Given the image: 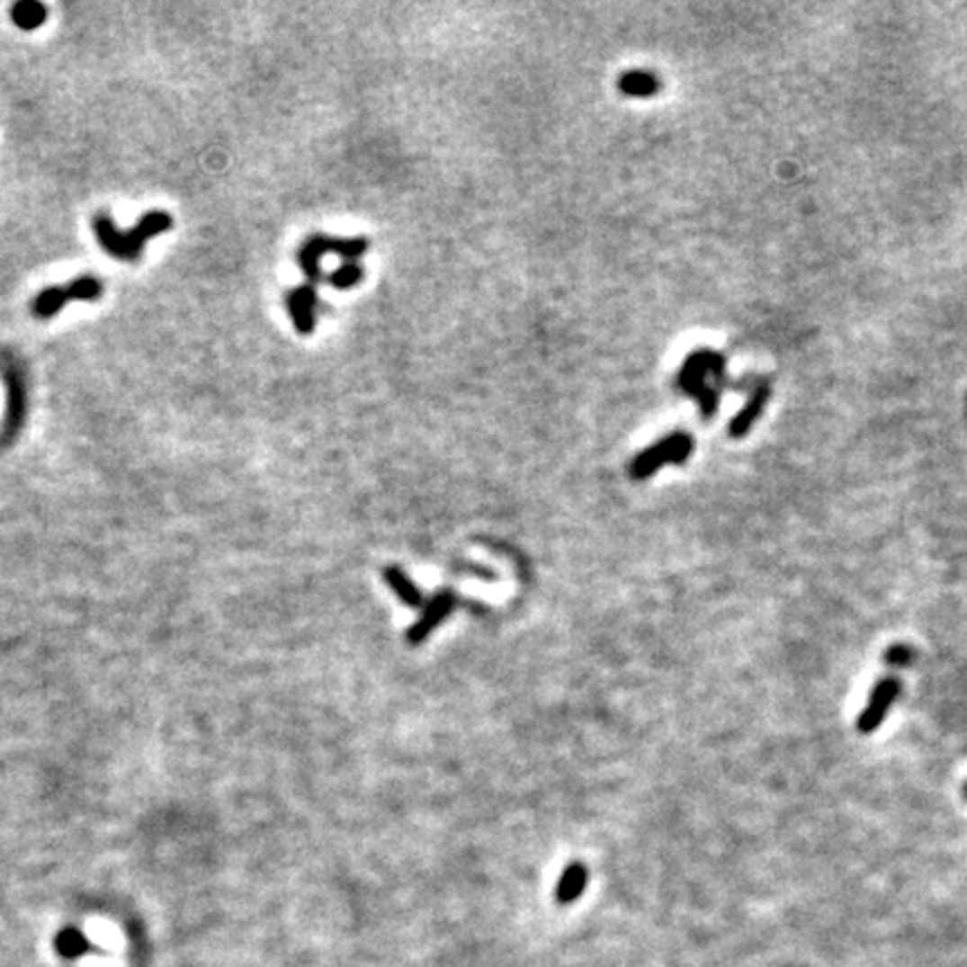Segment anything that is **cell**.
I'll return each instance as SVG.
<instances>
[{"label":"cell","instance_id":"6da1fadb","mask_svg":"<svg viewBox=\"0 0 967 967\" xmlns=\"http://www.w3.org/2000/svg\"><path fill=\"white\" fill-rule=\"evenodd\" d=\"M732 383L726 379V356L714 350H696L678 370L676 388L696 398L703 419H712L719 407V389Z\"/></svg>","mask_w":967,"mask_h":967},{"label":"cell","instance_id":"7a4b0ae2","mask_svg":"<svg viewBox=\"0 0 967 967\" xmlns=\"http://www.w3.org/2000/svg\"><path fill=\"white\" fill-rule=\"evenodd\" d=\"M368 246L370 242L365 237H332L316 233L309 240L302 242L300 251H298V263H300V269L307 281H309V285H316L323 278V273H320V258L323 255H341L347 263V260H359L361 255H365Z\"/></svg>","mask_w":967,"mask_h":967},{"label":"cell","instance_id":"3957f363","mask_svg":"<svg viewBox=\"0 0 967 967\" xmlns=\"http://www.w3.org/2000/svg\"><path fill=\"white\" fill-rule=\"evenodd\" d=\"M694 451V442L687 433H672L667 437H663L661 442H657L654 446L645 448L643 452L631 460L630 464V478L634 482H643V479L652 478L663 464H685L687 457Z\"/></svg>","mask_w":967,"mask_h":967},{"label":"cell","instance_id":"277c9868","mask_svg":"<svg viewBox=\"0 0 967 967\" xmlns=\"http://www.w3.org/2000/svg\"><path fill=\"white\" fill-rule=\"evenodd\" d=\"M452 607H455V594L452 591H439L437 595H434L433 600H430L428 604H425V609L421 612L419 621L415 622V625L407 630L406 639L410 645H421L425 639H428L430 634L434 631V627L439 625V622L443 621V618L451 616Z\"/></svg>","mask_w":967,"mask_h":967},{"label":"cell","instance_id":"5b68a950","mask_svg":"<svg viewBox=\"0 0 967 967\" xmlns=\"http://www.w3.org/2000/svg\"><path fill=\"white\" fill-rule=\"evenodd\" d=\"M898 692H900V683H898L893 676L882 678V681H880L878 685L873 687L867 708H864L863 714L858 717V730L860 732L869 735V732H873L875 728H878L880 723L884 721V714H887V710L891 708V703H893V699L898 696Z\"/></svg>","mask_w":967,"mask_h":967},{"label":"cell","instance_id":"8992f818","mask_svg":"<svg viewBox=\"0 0 967 967\" xmlns=\"http://www.w3.org/2000/svg\"><path fill=\"white\" fill-rule=\"evenodd\" d=\"M285 302L296 332L302 334V336H309L316 327V305H318L316 287L305 282V285L296 287V290L287 293Z\"/></svg>","mask_w":967,"mask_h":967},{"label":"cell","instance_id":"52a82bcc","mask_svg":"<svg viewBox=\"0 0 967 967\" xmlns=\"http://www.w3.org/2000/svg\"><path fill=\"white\" fill-rule=\"evenodd\" d=\"M171 227H173V218L166 213V210H150V213H146L144 218L137 222L135 228L126 231V245H128V254H130V263L139 258L146 242H148L150 237L168 231Z\"/></svg>","mask_w":967,"mask_h":967},{"label":"cell","instance_id":"ba28073f","mask_svg":"<svg viewBox=\"0 0 967 967\" xmlns=\"http://www.w3.org/2000/svg\"><path fill=\"white\" fill-rule=\"evenodd\" d=\"M768 398H771V386H768L766 381H759L757 386L753 388V392H750L748 403H746V406L741 407L739 415H737L735 419L730 421L728 434H730L732 439L746 437V434H748V430L753 428L755 421L759 419V415H762V410H764V406L768 403Z\"/></svg>","mask_w":967,"mask_h":967},{"label":"cell","instance_id":"9c48e42d","mask_svg":"<svg viewBox=\"0 0 967 967\" xmlns=\"http://www.w3.org/2000/svg\"><path fill=\"white\" fill-rule=\"evenodd\" d=\"M94 233H97L99 245L103 246L105 254L112 255V258L128 260V263H130V254H128V245H126V233L119 231V228L114 227L110 215H105V213L94 215Z\"/></svg>","mask_w":967,"mask_h":967},{"label":"cell","instance_id":"30bf717a","mask_svg":"<svg viewBox=\"0 0 967 967\" xmlns=\"http://www.w3.org/2000/svg\"><path fill=\"white\" fill-rule=\"evenodd\" d=\"M658 88H661V81H658L657 75H652V72L648 70L622 72L621 79H618V90H621L625 97H654V94L658 93Z\"/></svg>","mask_w":967,"mask_h":967},{"label":"cell","instance_id":"8fae6325","mask_svg":"<svg viewBox=\"0 0 967 967\" xmlns=\"http://www.w3.org/2000/svg\"><path fill=\"white\" fill-rule=\"evenodd\" d=\"M383 578H386L389 589L398 595V600H403V603L410 604V607H421V604H424V595H421L419 586L407 578L403 569L388 567V569L383 571Z\"/></svg>","mask_w":967,"mask_h":967},{"label":"cell","instance_id":"7c38bea8","mask_svg":"<svg viewBox=\"0 0 967 967\" xmlns=\"http://www.w3.org/2000/svg\"><path fill=\"white\" fill-rule=\"evenodd\" d=\"M585 884H586V869L578 863L571 864V867L565 869L560 882H558L556 900L560 902V905L576 902L580 898V893L585 891Z\"/></svg>","mask_w":967,"mask_h":967},{"label":"cell","instance_id":"4fadbf2b","mask_svg":"<svg viewBox=\"0 0 967 967\" xmlns=\"http://www.w3.org/2000/svg\"><path fill=\"white\" fill-rule=\"evenodd\" d=\"M54 947H57V952L63 959H81V956L93 950V943L88 941V936L81 929L66 927L54 938Z\"/></svg>","mask_w":967,"mask_h":967},{"label":"cell","instance_id":"5bb4252c","mask_svg":"<svg viewBox=\"0 0 967 967\" xmlns=\"http://www.w3.org/2000/svg\"><path fill=\"white\" fill-rule=\"evenodd\" d=\"M67 300L70 298H67L66 287H48L31 300V314L39 318H52L66 307Z\"/></svg>","mask_w":967,"mask_h":967},{"label":"cell","instance_id":"9a60e30c","mask_svg":"<svg viewBox=\"0 0 967 967\" xmlns=\"http://www.w3.org/2000/svg\"><path fill=\"white\" fill-rule=\"evenodd\" d=\"M45 18H48V9H45V4L36 3V0H25V3H18L12 7V21L21 30H36V27L43 25Z\"/></svg>","mask_w":967,"mask_h":967},{"label":"cell","instance_id":"2e32d148","mask_svg":"<svg viewBox=\"0 0 967 967\" xmlns=\"http://www.w3.org/2000/svg\"><path fill=\"white\" fill-rule=\"evenodd\" d=\"M363 264H361L359 260H347V263H343L341 267L329 276V285H332L334 290L347 291L363 281Z\"/></svg>","mask_w":967,"mask_h":967},{"label":"cell","instance_id":"e0dca14e","mask_svg":"<svg viewBox=\"0 0 967 967\" xmlns=\"http://www.w3.org/2000/svg\"><path fill=\"white\" fill-rule=\"evenodd\" d=\"M66 291L70 300H97L103 293V285L97 278H79V281L66 285Z\"/></svg>","mask_w":967,"mask_h":967},{"label":"cell","instance_id":"ac0fdd59","mask_svg":"<svg viewBox=\"0 0 967 967\" xmlns=\"http://www.w3.org/2000/svg\"><path fill=\"white\" fill-rule=\"evenodd\" d=\"M911 658H914V652H911L907 645H891V648L884 652V661H887L891 667L909 666Z\"/></svg>","mask_w":967,"mask_h":967},{"label":"cell","instance_id":"d6986e66","mask_svg":"<svg viewBox=\"0 0 967 967\" xmlns=\"http://www.w3.org/2000/svg\"><path fill=\"white\" fill-rule=\"evenodd\" d=\"M965 795H967V786H965Z\"/></svg>","mask_w":967,"mask_h":967}]
</instances>
